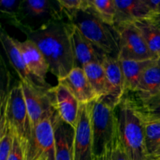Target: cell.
<instances>
[{"label": "cell", "instance_id": "11", "mask_svg": "<svg viewBox=\"0 0 160 160\" xmlns=\"http://www.w3.org/2000/svg\"><path fill=\"white\" fill-rule=\"evenodd\" d=\"M67 28L76 67L83 68L91 62H103L107 54L91 43L73 23L67 21Z\"/></svg>", "mask_w": 160, "mask_h": 160}, {"label": "cell", "instance_id": "15", "mask_svg": "<svg viewBox=\"0 0 160 160\" xmlns=\"http://www.w3.org/2000/svg\"><path fill=\"white\" fill-rule=\"evenodd\" d=\"M58 83L65 86L80 104H89L98 99L92 89L83 68L75 67L67 76L58 80Z\"/></svg>", "mask_w": 160, "mask_h": 160}, {"label": "cell", "instance_id": "16", "mask_svg": "<svg viewBox=\"0 0 160 160\" xmlns=\"http://www.w3.org/2000/svg\"><path fill=\"white\" fill-rule=\"evenodd\" d=\"M0 40L8 60L20 78V82L44 88L33 78L29 72L23 60L21 52L16 44L13 38L9 36L4 30H2Z\"/></svg>", "mask_w": 160, "mask_h": 160}, {"label": "cell", "instance_id": "12", "mask_svg": "<svg viewBox=\"0 0 160 160\" xmlns=\"http://www.w3.org/2000/svg\"><path fill=\"white\" fill-rule=\"evenodd\" d=\"M107 80V94L102 100L116 109L124 98L126 88L120 60L117 57L106 55L102 62Z\"/></svg>", "mask_w": 160, "mask_h": 160}, {"label": "cell", "instance_id": "35", "mask_svg": "<svg viewBox=\"0 0 160 160\" xmlns=\"http://www.w3.org/2000/svg\"><path fill=\"white\" fill-rule=\"evenodd\" d=\"M93 160H102V156H100V157H96V156H95Z\"/></svg>", "mask_w": 160, "mask_h": 160}, {"label": "cell", "instance_id": "22", "mask_svg": "<svg viewBox=\"0 0 160 160\" xmlns=\"http://www.w3.org/2000/svg\"><path fill=\"white\" fill-rule=\"evenodd\" d=\"M148 48L156 56L160 52V28L150 17L141 19L134 22Z\"/></svg>", "mask_w": 160, "mask_h": 160}, {"label": "cell", "instance_id": "5", "mask_svg": "<svg viewBox=\"0 0 160 160\" xmlns=\"http://www.w3.org/2000/svg\"><path fill=\"white\" fill-rule=\"evenodd\" d=\"M91 128L93 141V153L100 157L111 145L117 132L116 109L101 99L89 103Z\"/></svg>", "mask_w": 160, "mask_h": 160}, {"label": "cell", "instance_id": "7", "mask_svg": "<svg viewBox=\"0 0 160 160\" xmlns=\"http://www.w3.org/2000/svg\"><path fill=\"white\" fill-rule=\"evenodd\" d=\"M54 113L44 118L33 128L25 151L26 160H56Z\"/></svg>", "mask_w": 160, "mask_h": 160}, {"label": "cell", "instance_id": "36", "mask_svg": "<svg viewBox=\"0 0 160 160\" xmlns=\"http://www.w3.org/2000/svg\"><path fill=\"white\" fill-rule=\"evenodd\" d=\"M158 56H159V57H160V52L159 53V55H158Z\"/></svg>", "mask_w": 160, "mask_h": 160}, {"label": "cell", "instance_id": "18", "mask_svg": "<svg viewBox=\"0 0 160 160\" xmlns=\"http://www.w3.org/2000/svg\"><path fill=\"white\" fill-rule=\"evenodd\" d=\"M117 15L115 25L134 23L152 15L145 0H115Z\"/></svg>", "mask_w": 160, "mask_h": 160}, {"label": "cell", "instance_id": "25", "mask_svg": "<svg viewBox=\"0 0 160 160\" xmlns=\"http://www.w3.org/2000/svg\"><path fill=\"white\" fill-rule=\"evenodd\" d=\"M23 0H1L0 13L11 26L22 31L21 4Z\"/></svg>", "mask_w": 160, "mask_h": 160}, {"label": "cell", "instance_id": "19", "mask_svg": "<svg viewBox=\"0 0 160 160\" xmlns=\"http://www.w3.org/2000/svg\"><path fill=\"white\" fill-rule=\"evenodd\" d=\"M135 93L140 102L160 95L159 56L144 71Z\"/></svg>", "mask_w": 160, "mask_h": 160}, {"label": "cell", "instance_id": "24", "mask_svg": "<svg viewBox=\"0 0 160 160\" xmlns=\"http://www.w3.org/2000/svg\"><path fill=\"white\" fill-rule=\"evenodd\" d=\"M88 9L95 17L105 23L114 26L117 8L115 0H88Z\"/></svg>", "mask_w": 160, "mask_h": 160}, {"label": "cell", "instance_id": "3", "mask_svg": "<svg viewBox=\"0 0 160 160\" xmlns=\"http://www.w3.org/2000/svg\"><path fill=\"white\" fill-rule=\"evenodd\" d=\"M69 22L101 51L118 58L119 36L115 27L103 22L89 10L79 11Z\"/></svg>", "mask_w": 160, "mask_h": 160}, {"label": "cell", "instance_id": "29", "mask_svg": "<svg viewBox=\"0 0 160 160\" xmlns=\"http://www.w3.org/2000/svg\"><path fill=\"white\" fill-rule=\"evenodd\" d=\"M112 160H129L119 137L118 131L112 142Z\"/></svg>", "mask_w": 160, "mask_h": 160}, {"label": "cell", "instance_id": "8", "mask_svg": "<svg viewBox=\"0 0 160 160\" xmlns=\"http://www.w3.org/2000/svg\"><path fill=\"white\" fill-rule=\"evenodd\" d=\"M114 27L119 36V59L145 61L158 57L148 48L143 36L134 23Z\"/></svg>", "mask_w": 160, "mask_h": 160}, {"label": "cell", "instance_id": "26", "mask_svg": "<svg viewBox=\"0 0 160 160\" xmlns=\"http://www.w3.org/2000/svg\"><path fill=\"white\" fill-rule=\"evenodd\" d=\"M15 134L4 114L0 119V160H8L12 150Z\"/></svg>", "mask_w": 160, "mask_h": 160}, {"label": "cell", "instance_id": "21", "mask_svg": "<svg viewBox=\"0 0 160 160\" xmlns=\"http://www.w3.org/2000/svg\"><path fill=\"white\" fill-rule=\"evenodd\" d=\"M83 70L98 98H104L107 94V80L102 64L91 62L84 66Z\"/></svg>", "mask_w": 160, "mask_h": 160}, {"label": "cell", "instance_id": "2", "mask_svg": "<svg viewBox=\"0 0 160 160\" xmlns=\"http://www.w3.org/2000/svg\"><path fill=\"white\" fill-rule=\"evenodd\" d=\"M119 137L129 160H148L145 128L138 103L123 98L116 108Z\"/></svg>", "mask_w": 160, "mask_h": 160}, {"label": "cell", "instance_id": "28", "mask_svg": "<svg viewBox=\"0 0 160 160\" xmlns=\"http://www.w3.org/2000/svg\"><path fill=\"white\" fill-rule=\"evenodd\" d=\"M138 106L144 115L153 118H160V95L142 102Z\"/></svg>", "mask_w": 160, "mask_h": 160}, {"label": "cell", "instance_id": "14", "mask_svg": "<svg viewBox=\"0 0 160 160\" xmlns=\"http://www.w3.org/2000/svg\"><path fill=\"white\" fill-rule=\"evenodd\" d=\"M50 92L53 106L59 117L62 121L75 128L81 106L79 102L65 86L59 83L52 87Z\"/></svg>", "mask_w": 160, "mask_h": 160}, {"label": "cell", "instance_id": "13", "mask_svg": "<svg viewBox=\"0 0 160 160\" xmlns=\"http://www.w3.org/2000/svg\"><path fill=\"white\" fill-rule=\"evenodd\" d=\"M16 44L20 48L23 60L33 78L45 88H51L45 81L46 75L49 71V67L37 45L30 39L19 41L14 38Z\"/></svg>", "mask_w": 160, "mask_h": 160}, {"label": "cell", "instance_id": "30", "mask_svg": "<svg viewBox=\"0 0 160 160\" xmlns=\"http://www.w3.org/2000/svg\"><path fill=\"white\" fill-rule=\"evenodd\" d=\"M8 160H26L24 149L16 135L14 137L13 145H12V150H11Z\"/></svg>", "mask_w": 160, "mask_h": 160}, {"label": "cell", "instance_id": "10", "mask_svg": "<svg viewBox=\"0 0 160 160\" xmlns=\"http://www.w3.org/2000/svg\"><path fill=\"white\" fill-rule=\"evenodd\" d=\"M94 158L88 105L81 104L74 128L73 160H93Z\"/></svg>", "mask_w": 160, "mask_h": 160}, {"label": "cell", "instance_id": "32", "mask_svg": "<svg viewBox=\"0 0 160 160\" xmlns=\"http://www.w3.org/2000/svg\"><path fill=\"white\" fill-rule=\"evenodd\" d=\"M150 18L158 25V26L160 28V13H156L153 14L150 17Z\"/></svg>", "mask_w": 160, "mask_h": 160}, {"label": "cell", "instance_id": "23", "mask_svg": "<svg viewBox=\"0 0 160 160\" xmlns=\"http://www.w3.org/2000/svg\"><path fill=\"white\" fill-rule=\"evenodd\" d=\"M142 114L145 134L148 160L160 148V118H153Z\"/></svg>", "mask_w": 160, "mask_h": 160}, {"label": "cell", "instance_id": "9", "mask_svg": "<svg viewBox=\"0 0 160 160\" xmlns=\"http://www.w3.org/2000/svg\"><path fill=\"white\" fill-rule=\"evenodd\" d=\"M32 130L46 117L56 112L50 88L21 83Z\"/></svg>", "mask_w": 160, "mask_h": 160}, {"label": "cell", "instance_id": "34", "mask_svg": "<svg viewBox=\"0 0 160 160\" xmlns=\"http://www.w3.org/2000/svg\"><path fill=\"white\" fill-rule=\"evenodd\" d=\"M156 13H160V0H158V4H157V7H156Z\"/></svg>", "mask_w": 160, "mask_h": 160}, {"label": "cell", "instance_id": "20", "mask_svg": "<svg viewBox=\"0 0 160 160\" xmlns=\"http://www.w3.org/2000/svg\"><path fill=\"white\" fill-rule=\"evenodd\" d=\"M154 59L145 61L119 59L123 71L126 91L136 92L144 71L148 68V66L151 65Z\"/></svg>", "mask_w": 160, "mask_h": 160}, {"label": "cell", "instance_id": "33", "mask_svg": "<svg viewBox=\"0 0 160 160\" xmlns=\"http://www.w3.org/2000/svg\"><path fill=\"white\" fill-rule=\"evenodd\" d=\"M148 160H160V148L152 156H151Z\"/></svg>", "mask_w": 160, "mask_h": 160}, {"label": "cell", "instance_id": "31", "mask_svg": "<svg viewBox=\"0 0 160 160\" xmlns=\"http://www.w3.org/2000/svg\"><path fill=\"white\" fill-rule=\"evenodd\" d=\"M102 160H112V144L107 147L106 152L102 156Z\"/></svg>", "mask_w": 160, "mask_h": 160}, {"label": "cell", "instance_id": "27", "mask_svg": "<svg viewBox=\"0 0 160 160\" xmlns=\"http://www.w3.org/2000/svg\"><path fill=\"white\" fill-rule=\"evenodd\" d=\"M61 9L67 21L79 11H86L88 9V0H58Z\"/></svg>", "mask_w": 160, "mask_h": 160}, {"label": "cell", "instance_id": "6", "mask_svg": "<svg viewBox=\"0 0 160 160\" xmlns=\"http://www.w3.org/2000/svg\"><path fill=\"white\" fill-rule=\"evenodd\" d=\"M21 13V31L26 35L65 18L58 0H23Z\"/></svg>", "mask_w": 160, "mask_h": 160}, {"label": "cell", "instance_id": "1", "mask_svg": "<svg viewBox=\"0 0 160 160\" xmlns=\"http://www.w3.org/2000/svg\"><path fill=\"white\" fill-rule=\"evenodd\" d=\"M67 21H58L27 34L35 43L58 80L62 79L76 67Z\"/></svg>", "mask_w": 160, "mask_h": 160}, {"label": "cell", "instance_id": "17", "mask_svg": "<svg viewBox=\"0 0 160 160\" xmlns=\"http://www.w3.org/2000/svg\"><path fill=\"white\" fill-rule=\"evenodd\" d=\"M56 141V160H73L74 128L61 120L58 113L52 117Z\"/></svg>", "mask_w": 160, "mask_h": 160}, {"label": "cell", "instance_id": "4", "mask_svg": "<svg viewBox=\"0 0 160 160\" xmlns=\"http://www.w3.org/2000/svg\"><path fill=\"white\" fill-rule=\"evenodd\" d=\"M1 113L4 114L14 134L26 151L31 138L32 127L20 81L11 88L9 94L1 95Z\"/></svg>", "mask_w": 160, "mask_h": 160}]
</instances>
